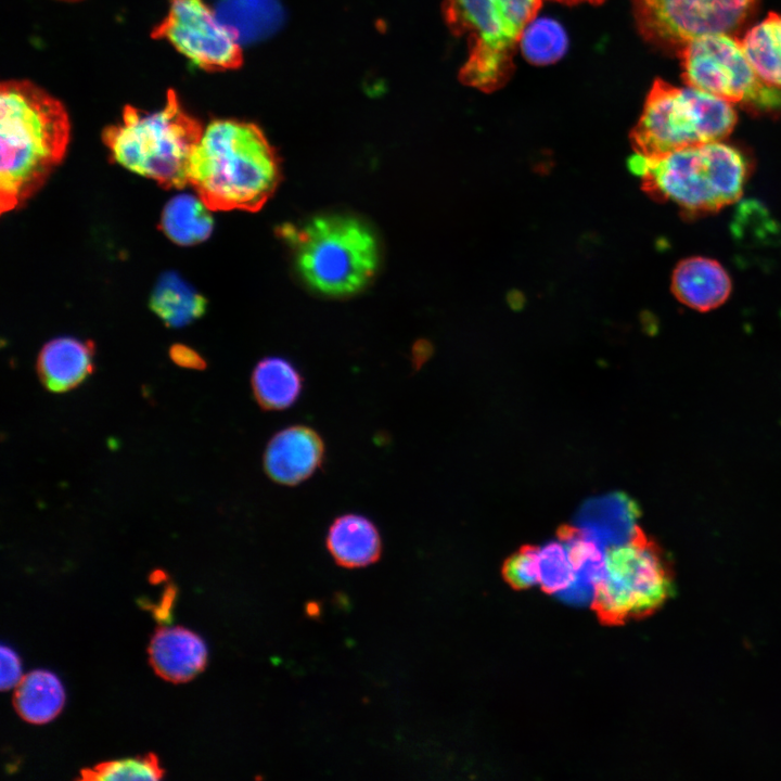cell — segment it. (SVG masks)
I'll use <instances>...</instances> for the list:
<instances>
[{"mask_svg":"<svg viewBox=\"0 0 781 781\" xmlns=\"http://www.w3.org/2000/svg\"><path fill=\"white\" fill-rule=\"evenodd\" d=\"M574 568V581L556 597L572 605L594 602L606 564L604 548L585 536L575 526H564L558 533Z\"/></svg>","mask_w":781,"mask_h":781,"instance_id":"obj_17","label":"cell"},{"mask_svg":"<svg viewBox=\"0 0 781 781\" xmlns=\"http://www.w3.org/2000/svg\"><path fill=\"white\" fill-rule=\"evenodd\" d=\"M169 355L176 364L183 368L201 370L206 367L204 359L195 350L184 345H174Z\"/></svg>","mask_w":781,"mask_h":781,"instance_id":"obj_29","label":"cell"},{"mask_svg":"<svg viewBox=\"0 0 781 781\" xmlns=\"http://www.w3.org/2000/svg\"><path fill=\"white\" fill-rule=\"evenodd\" d=\"M552 1H556V2H560V3L573 5V4H578V3L600 4V3H602L604 0H552Z\"/></svg>","mask_w":781,"mask_h":781,"instance_id":"obj_30","label":"cell"},{"mask_svg":"<svg viewBox=\"0 0 781 781\" xmlns=\"http://www.w3.org/2000/svg\"><path fill=\"white\" fill-rule=\"evenodd\" d=\"M210 210L199 195L178 194L165 205L159 228L176 244L188 246L201 243L213 230Z\"/></svg>","mask_w":781,"mask_h":781,"instance_id":"obj_21","label":"cell"},{"mask_svg":"<svg viewBox=\"0 0 781 781\" xmlns=\"http://www.w3.org/2000/svg\"><path fill=\"white\" fill-rule=\"evenodd\" d=\"M758 0H631L639 34L649 43L678 52L690 41L734 34Z\"/></svg>","mask_w":781,"mask_h":781,"instance_id":"obj_10","label":"cell"},{"mask_svg":"<svg viewBox=\"0 0 781 781\" xmlns=\"http://www.w3.org/2000/svg\"><path fill=\"white\" fill-rule=\"evenodd\" d=\"M323 459L324 443L319 433L306 425H292L270 438L264 469L273 482L294 486L309 478Z\"/></svg>","mask_w":781,"mask_h":781,"instance_id":"obj_12","label":"cell"},{"mask_svg":"<svg viewBox=\"0 0 781 781\" xmlns=\"http://www.w3.org/2000/svg\"><path fill=\"white\" fill-rule=\"evenodd\" d=\"M628 167L652 196L693 212H710L737 201L746 172L742 155L721 141L655 157L636 153Z\"/></svg>","mask_w":781,"mask_h":781,"instance_id":"obj_6","label":"cell"},{"mask_svg":"<svg viewBox=\"0 0 781 781\" xmlns=\"http://www.w3.org/2000/svg\"><path fill=\"white\" fill-rule=\"evenodd\" d=\"M567 48L563 27L551 18H535L525 28L520 49L528 62L546 65L560 60Z\"/></svg>","mask_w":781,"mask_h":781,"instance_id":"obj_24","label":"cell"},{"mask_svg":"<svg viewBox=\"0 0 781 781\" xmlns=\"http://www.w3.org/2000/svg\"><path fill=\"white\" fill-rule=\"evenodd\" d=\"M152 37L168 41L192 64L208 72L242 64L238 36L204 0H169L168 12Z\"/></svg>","mask_w":781,"mask_h":781,"instance_id":"obj_11","label":"cell"},{"mask_svg":"<svg viewBox=\"0 0 781 781\" xmlns=\"http://www.w3.org/2000/svg\"><path fill=\"white\" fill-rule=\"evenodd\" d=\"M327 547L334 561L346 568L375 563L382 552L381 536L374 523L354 513L343 514L332 522Z\"/></svg>","mask_w":781,"mask_h":781,"instance_id":"obj_18","label":"cell"},{"mask_svg":"<svg viewBox=\"0 0 781 781\" xmlns=\"http://www.w3.org/2000/svg\"><path fill=\"white\" fill-rule=\"evenodd\" d=\"M737 123L732 105L692 87L655 79L631 132L636 153L655 157L721 141Z\"/></svg>","mask_w":781,"mask_h":781,"instance_id":"obj_7","label":"cell"},{"mask_svg":"<svg viewBox=\"0 0 781 781\" xmlns=\"http://www.w3.org/2000/svg\"><path fill=\"white\" fill-rule=\"evenodd\" d=\"M302 389L300 373L284 358L266 357L253 370V396L264 410L290 408L298 399Z\"/></svg>","mask_w":781,"mask_h":781,"instance_id":"obj_19","label":"cell"},{"mask_svg":"<svg viewBox=\"0 0 781 781\" xmlns=\"http://www.w3.org/2000/svg\"><path fill=\"white\" fill-rule=\"evenodd\" d=\"M65 702L59 678L43 669L31 670L15 687L13 705L16 713L30 724L41 725L54 719Z\"/></svg>","mask_w":781,"mask_h":781,"instance_id":"obj_20","label":"cell"},{"mask_svg":"<svg viewBox=\"0 0 781 781\" xmlns=\"http://www.w3.org/2000/svg\"><path fill=\"white\" fill-rule=\"evenodd\" d=\"M150 307L170 328H181L200 318L206 299L176 272H165L151 294Z\"/></svg>","mask_w":781,"mask_h":781,"instance_id":"obj_22","label":"cell"},{"mask_svg":"<svg viewBox=\"0 0 781 781\" xmlns=\"http://www.w3.org/2000/svg\"><path fill=\"white\" fill-rule=\"evenodd\" d=\"M279 162L264 132L234 119L212 121L191 156L189 184L210 209L260 208L276 190Z\"/></svg>","mask_w":781,"mask_h":781,"instance_id":"obj_2","label":"cell"},{"mask_svg":"<svg viewBox=\"0 0 781 781\" xmlns=\"http://www.w3.org/2000/svg\"><path fill=\"white\" fill-rule=\"evenodd\" d=\"M543 0H445L444 18L454 36L466 39L469 55L459 79L485 93L509 81L525 28Z\"/></svg>","mask_w":781,"mask_h":781,"instance_id":"obj_4","label":"cell"},{"mask_svg":"<svg viewBox=\"0 0 781 781\" xmlns=\"http://www.w3.org/2000/svg\"><path fill=\"white\" fill-rule=\"evenodd\" d=\"M671 290L684 305L707 311L720 306L729 296L731 282L726 270L715 260L692 257L676 267Z\"/></svg>","mask_w":781,"mask_h":781,"instance_id":"obj_16","label":"cell"},{"mask_svg":"<svg viewBox=\"0 0 781 781\" xmlns=\"http://www.w3.org/2000/svg\"><path fill=\"white\" fill-rule=\"evenodd\" d=\"M149 660L163 679L180 683L193 679L206 666L203 639L183 627H161L149 644Z\"/></svg>","mask_w":781,"mask_h":781,"instance_id":"obj_14","label":"cell"},{"mask_svg":"<svg viewBox=\"0 0 781 781\" xmlns=\"http://www.w3.org/2000/svg\"><path fill=\"white\" fill-rule=\"evenodd\" d=\"M295 249L297 270L313 291L333 297L359 292L373 278L379 245L371 229L358 218L321 215L282 233Z\"/></svg>","mask_w":781,"mask_h":781,"instance_id":"obj_5","label":"cell"},{"mask_svg":"<svg viewBox=\"0 0 781 781\" xmlns=\"http://www.w3.org/2000/svg\"><path fill=\"white\" fill-rule=\"evenodd\" d=\"M164 776L155 754L100 763L80 771L81 780H158Z\"/></svg>","mask_w":781,"mask_h":781,"instance_id":"obj_25","label":"cell"},{"mask_svg":"<svg viewBox=\"0 0 781 781\" xmlns=\"http://www.w3.org/2000/svg\"><path fill=\"white\" fill-rule=\"evenodd\" d=\"M640 510L626 494L614 491L586 500L575 515V527L604 549L627 545L643 535Z\"/></svg>","mask_w":781,"mask_h":781,"instance_id":"obj_13","label":"cell"},{"mask_svg":"<svg viewBox=\"0 0 781 781\" xmlns=\"http://www.w3.org/2000/svg\"><path fill=\"white\" fill-rule=\"evenodd\" d=\"M503 575L517 589L539 585V549L533 546L521 548L507 560Z\"/></svg>","mask_w":781,"mask_h":781,"instance_id":"obj_27","label":"cell"},{"mask_svg":"<svg viewBox=\"0 0 781 781\" xmlns=\"http://www.w3.org/2000/svg\"><path fill=\"white\" fill-rule=\"evenodd\" d=\"M539 549V585L553 594H560L574 581V568L561 539L552 540Z\"/></svg>","mask_w":781,"mask_h":781,"instance_id":"obj_26","label":"cell"},{"mask_svg":"<svg viewBox=\"0 0 781 781\" xmlns=\"http://www.w3.org/2000/svg\"><path fill=\"white\" fill-rule=\"evenodd\" d=\"M203 128L169 90L165 105L145 112L127 105L121 121L103 131V141L115 163L156 181L163 188L189 183L191 156Z\"/></svg>","mask_w":781,"mask_h":781,"instance_id":"obj_3","label":"cell"},{"mask_svg":"<svg viewBox=\"0 0 781 781\" xmlns=\"http://www.w3.org/2000/svg\"><path fill=\"white\" fill-rule=\"evenodd\" d=\"M670 590L668 565L643 534L609 549L593 606L604 622L623 623L652 613L666 601Z\"/></svg>","mask_w":781,"mask_h":781,"instance_id":"obj_8","label":"cell"},{"mask_svg":"<svg viewBox=\"0 0 781 781\" xmlns=\"http://www.w3.org/2000/svg\"><path fill=\"white\" fill-rule=\"evenodd\" d=\"M94 345L71 336L46 343L37 358V372L43 386L53 393L71 390L93 371Z\"/></svg>","mask_w":781,"mask_h":781,"instance_id":"obj_15","label":"cell"},{"mask_svg":"<svg viewBox=\"0 0 781 781\" xmlns=\"http://www.w3.org/2000/svg\"><path fill=\"white\" fill-rule=\"evenodd\" d=\"M59 1H64V2H78V1H81V0H59Z\"/></svg>","mask_w":781,"mask_h":781,"instance_id":"obj_31","label":"cell"},{"mask_svg":"<svg viewBox=\"0 0 781 781\" xmlns=\"http://www.w3.org/2000/svg\"><path fill=\"white\" fill-rule=\"evenodd\" d=\"M742 49L758 76L781 89V14L770 12L740 39Z\"/></svg>","mask_w":781,"mask_h":781,"instance_id":"obj_23","label":"cell"},{"mask_svg":"<svg viewBox=\"0 0 781 781\" xmlns=\"http://www.w3.org/2000/svg\"><path fill=\"white\" fill-rule=\"evenodd\" d=\"M69 119L63 104L27 80L0 88V208L28 200L63 158Z\"/></svg>","mask_w":781,"mask_h":781,"instance_id":"obj_1","label":"cell"},{"mask_svg":"<svg viewBox=\"0 0 781 781\" xmlns=\"http://www.w3.org/2000/svg\"><path fill=\"white\" fill-rule=\"evenodd\" d=\"M686 86L758 110L781 108V89L766 84L748 62L740 39L716 34L700 37L677 52Z\"/></svg>","mask_w":781,"mask_h":781,"instance_id":"obj_9","label":"cell"},{"mask_svg":"<svg viewBox=\"0 0 781 781\" xmlns=\"http://www.w3.org/2000/svg\"><path fill=\"white\" fill-rule=\"evenodd\" d=\"M0 688L2 691L16 687L22 676L21 661L17 654L7 645L0 648Z\"/></svg>","mask_w":781,"mask_h":781,"instance_id":"obj_28","label":"cell"}]
</instances>
